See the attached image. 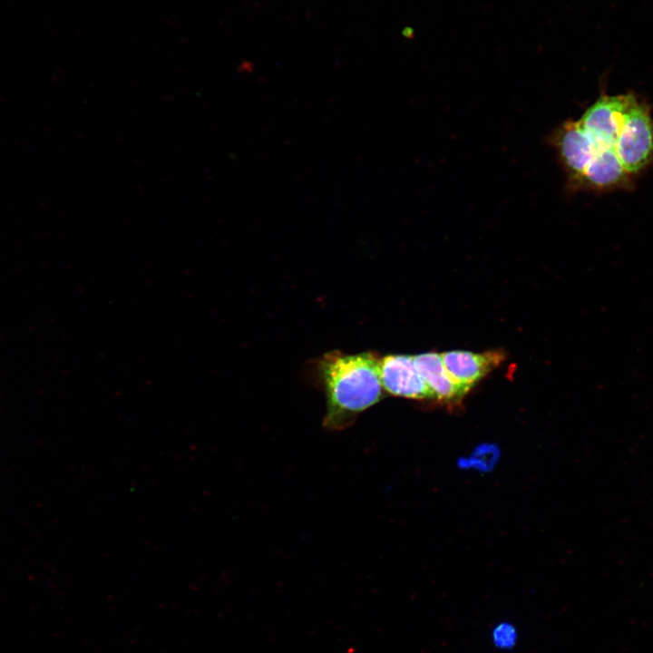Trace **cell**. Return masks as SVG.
I'll return each mask as SVG.
<instances>
[{
  "instance_id": "obj_8",
  "label": "cell",
  "mask_w": 653,
  "mask_h": 653,
  "mask_svg": "<svg viewBox=\"0 0 653 653\" xmlns=\"http://www.w3.org/2000/svg\"><path fill=\"white\" fill-rule=\"evenodd\" d=\"M415 365L431 389L434 400L453 405L458 404L470 391L456 383L444 366L441 354L435 352L414 356Z\"/></svg>"
},
{
  "instance_id": "obj_5",
  "label": "cell",
  "mask_w": 653,
  "mask_h": 653,
  "mask_svg": "<svg viewBox=\"0 0 653 653\" xmlns=\"http://www.w3.org/2000/svg\"><path fill=\"white\" fill-rule=\"evenodd\" d=\"M552 143L569 182L578 189L582 175L596 152L593 141L579 121H568L555 131Z\"/></svg>"
},
{
  "instance_id": "obj_6",
  "label": "cell",
  "mask_w": 653,
  "mask_h": 653,
  "mask_svg": "<svg viewBox=\"0 0 653 653\" xmlns=\"http://www.w3.org/2000/svg\"><path fill=\"white\" fill-rule=\"evenodd\" d=\"M441 356L452 378L469 389L498 367L505 358L502 350L482 353L453 350L442 353Z\"/></svg>"
},
{
  "instance_id": "obj_2",
  "label": "cell",
  "mask_w": 653,
  "mask_h": 653,
  "mask_svg": "<svg viewBox=\"0 0 653 653\" xmlns=\"http://www.w3.org/2000/svg\"><path fill=\"white\" fill-rule=\"evenodd\" d=\"M615 151L629 175L653 161V120L649 109L637 98L626 115Z\"/></svg>"
},
{
  "instance_id": "obj_7",
  "label": "cell",
  "mask_w": 653,
  "mask_h": 653,
  "mask_svg": "<svg viewBox=\"0 0 653 653\" xmlns=\"http://www.w3.org/2000/svg\"><path fill=\"white\" fill-rule=\"evenodd\" d=\"M630 176L614 149L597 150L586 168L578 189L610 190L630 187Z\"/></svg>"
},
{
  "instance_id": "obj_4",
  "label": "cell",
  "mask_w": 653,
  "mask_h": 653,
  "mask_svg": "<svg viewBox=\"0 0 653 653\" xmlns=\"http://www.w3.org/2000/svg\"><path fill=\"white\" fill-rule=\"evenodd\" d=\"M378 369L382 387L385 392L408 399L434 400L415 365L414 356H385L379 358Z\"/></svg>"
},
{
  "instance_id": "obj_1",
  "label": "cell",
  "mask_w": 653,
  "mask_h": 653,
  "mask_svg": "<svg viewBox=\"0 0 653 653\" xmlns=\"http://www.w3.org/2000/svg\"><path fill=\"white\" fill-rule=\"evenodd\" d=\"M379 358L372 353L326 354L319 361V376L326 396L324 424L342 429L383 396Z\"/></svg>"
},
{
  "instance_id": "obj_3",
  "label": "cell",
  "mask_w": 653,
  "mask_h": 653,
  "mask_svg": "<svg viewBox=\"0 0 653 653\" xmlns=\"http://www.w3.org/2000/svg\"><path fill=\"white\" fill-rule=\"evenodd\" d=\"M636 98L633 93L602 94L578 120L596 151L615 150L626 115Z\"/></svg>"
}]
</instances>
